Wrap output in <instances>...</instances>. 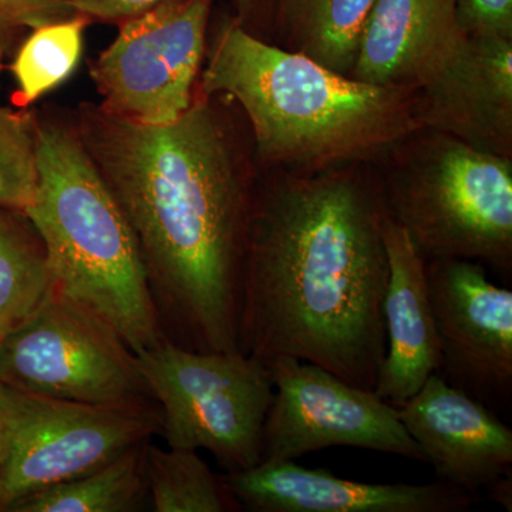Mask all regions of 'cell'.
I'll return each mask as SVG.
<instances>
[{
  "mask_svg": "<svg viewBox=\"0 0 512 512\" xmlns=\"http://www.w3.org/2000/svg\"><path fill=\"white\" fill-rule=\"evenodd\" d=\"M76 131L136 238L165 339L239 352L256 183L208 97L164 126L84 106Z\"/></svg>",
  "mask_w": 512,
  "mask_h": 512,
  "instance_id": "6da1fadb",
  "label": "cell"
},
{
  "mask_svg": "<svg viewBox=\"0 0 512 512\" xmlns=\"http://www.w3.org/2000/svg\"><path fill=\"white\" fill-rule=\"evenodd\" d=\"M383 208L350 171L255 185L242 271L239 352L293 357L375 390L386 355Z\"/></svg>",
  "mask_w": 512,
  "mask_h": 512,
  "instance_id": "7a4b0ae2",
  "label": "cell"
},
{
  "mask_svg": "<svg viewBox=\"0 0 512 512\" xmlns=\"http://www.w3.org/2000/svg\"><path fill=\"white\" fill-rule=\"evenodd\" d=\"M202 96L227 94L247 114L256 156L285 173L315 174L369 160L421 130L419 97L333 72L268 45L241 23L215 40Z\"/></svg>",
  "mask_w": 512,
  "mask_h": 512,
  "instance_id": "3957f363",
  "label": "cell"
},
{
  "mask_svg": "<svg viewBox=\"0 0 512 512\" xmlns=\"http://www.w3.org/2000/svg\"><path fill=\"white\" fill-rule=\"evenodd\" d=\"M37 188L28 215L56 291L106 320L136 355L165 342L133 231L76 128L37 121Z\"/></svg>",
  "mask_w": 512,
  "mask_h": 512,
  "instance_id": "277c9868",
  "label": "cell"
},
{
  "mask_svg": "<svg viewBox=\"0 0 512 512\" xmlns=\"http://www.w3.org/2000/svg\"><path fill=\"white\" fill-rule=\"evenodd\" d=\"M413 165L379 191L383 211L407 232L424 261L485 262L512 271V164L437 133Z\"/></svg>",
  "mask_w": 512,
  "mask_h": 512,
  "instance_id": "5b68a950",
  "label": "cell"
},
{
  "mask_svg": "<svg viewBox=\"0 0 512 512\" xmlns=\"http://www.w3.org/2000/svg\"><path fill=\"white\" fill-rule=\"evenodd\" d=\"M167 446L207 450L225 473L262 463L275 387L268 366L241 352H197L165 342L138 353Z\"/></svg>",
  "mask_w": 512,
  "mask_h": 512,
  "instance_id": "8992f818",
  "label": "cell"
},
{
  "mask_svg": "<svg viewBox=\"0 0 512 512\" xmlns=\"http://www.w3.org/2000/svg\"><path fill=\"white\" fill-rule=\"evenodd\" d=\"M0 384L64 402L158 407L117 330L57 291L0 340Z\"/></svg>",
  "mask_w": 512,
  "mask_h": 512,
  "instance_id": "52a82bcc",
  "label": "cell"
},
{
  "mask_svg": "<svg viewBox=\"0 0 512 512\" xmlns=\"http://www.w3.org/2000/svg\"><path fill=\"white\" fill-rule=\"evenodd\" d=\"M0 512L160 434L158 407L94 406L0 384Z\"/></svg>",
  "mask_w": 512,
  "mask_h": 512,
  "instance_id": "ba28073f",
  "label": "cell"
},
{
  "mask_svg": "<svg viewBox=\"0 0 512 512\" xmlns=\"http://www.w3.org/2000/svg\"><path fill=\"white\" fill-rule=\"evenodd\" d=\"M210 8L211 0H161L124 20L92 67L101 109L144 126L180 119L195 99Z\"/></svg>",
  "mask_w": 512,
  "mask_h": 512,
  "instance_id": "9c48e42d",
  "label": "cell"
},
{
  "mask_svg": "<svg viewBox=\"0 0 512 512\" xmlns=\"http://www.w3.org/2000/svg\"><path fill=\"white\" fill-rule=\"evenodd\" d=\"M265 365L275 394L264 424L262 461H293L330 447H355L426 463L396 406L373 390L293 357H276Z\"/></svg>",
  "mask_w": 512,
  "mask_h": 512,
  "instance_id": "30bf717a",
  "label": "cell"
},
{
  "mask_svg": "<svg viewBox=\"0 0 512 512\" xmlns=\"http://www.w3.org/2000/svg\"><path fill=\"white\" fill-rule=\"evenodd\" d=\"M440 375L495 412L512 400V292L495 285L481 262H426Z\"/></svg>",
  "mask_w": 512,
  "mask_h": 512,
  "instance_id": "8fae6325",
  "label": "cell"
},
{
  "mask_svg": "<svg viewBox=\"0 0 512 512\" xmlns=\"http://www.w3.org/2000/svg\"><path fill=\"white\" fill-rule=\"evenodd\" d=\"M416 93L424 128L511 158L512 39L467 33Z\"/></svg>",
  "mask_w": 512,
  "mask_h": 512,
  "instance_id": "7c38bea8",
  "label": "cell"
},
{
  "mask_svg": "<svg viewBox=\"0 0 512 512\" xmlns=\"http://www.w3.org/2000/svg\"><path fill=\"white\" fill-rule=\"evenodd\" d=\"M396 409L437 480L477 497L498 478L512 476L510 426L440 373Z\"/></svg>",
  "mask_w": 512,
  "mask_h": 512,
  "instance_id": "4fadbf2b",
  "label": "cell"
},
{
  "mask_svg": "<svg viewBox=\"0 0 512 512\" xmlns=\"http://www.w3.org/2000/svg\"><path fill=\"white\" fill-rule=\"evenodd\" d=\"M221 476L242 510L252 512H464L477 501L443 481L360 483L293 461H262Z\"/></svg>",
  "mask_w": 512,
  "mask_h": 512,
  "instance_id": "5bb4252c",
  "label": "cell"
},
{
  "mask_svg": "<svg viewBox=\"0 0 512 512\" xmlns=\"http://www.w3.org/2000/svg\"><path fill=\"white\" fill-rule=\"evenodd\" d=\"M382 232L389 262L383 301L386 355L373 392L397 407L419 392L431 375L440 373L441 353L426 261L407 232L384 211Z\"/></svg>",
  "mask_w": 512,
  "mask_h": 512,
  "instance_id": "9a60e30c",
  "label": "cell"
},
{
  "mask_svg": "<svg viewBox=\"0 0 512 512\" xmlns=\"http://www.w3.org/2000/svg\"><path fill=\"white\" fill-rule=\"evenodd\" d=\"M466 35L454 0H376L350 77L416 90Z\"/></svg>",
  "mask_w": 512,
  "mask_h": 512,
  "instance_id": "2e32d148",
  "label": "cell"
},
{
  "mask_svg": "<svg viewBox=\"0 0 512 512\" xmlns=\"http://www.w3.org/2000/svg\"><path fill=\"white\" fill-rule=\"evenodd\" d=\"M56 291L43 239L25 212L0 207V340Z\"/></svg>",
  "mask_w": 512,
  "mask_h": 512,
  "instance_id": "e0dca14e",
  "label": "cell"
},
{
  "mask_svg": "<svg viewBox=\"0 0 512 512\" xmlns=\"http://www.w3.org/2000/svg\"><path fill=\"white\" fill-rule=\"evenodd\" d=\"M376 0H278L289 49L350 77Z\"/></svg>",
  "mask_w": 512,
  "mask_h": 512,
  "instance_id": "ac0fdd59",
  "label": "cell"
},
{
  "mask_svg": "<svg viewBox=\"0 0 512 512\" xmlns=\"http://www.w3.org/2000/svg\"><path fill=\"white\" fill-rule=\"evenodd\" d=\"M146 443L92 473L19 501L10 512H136L148 503Z\"/></svg>",
  "mask_w": 512,
  "mask_h": 512,
  "instance_id": "d6986e66",
  "label": "cell"
},
{
  "mask_svg": "<svg viewBox=\"0 0 512 512\" xmlns=\"http://www.w3.org/2000/svg\"><path fill=\"white\" fill-rule=\"evenodd\" d=\"M144 467L148 504L156 512L241 511L221 474H214L198 451L146 444Z\"/></svg>",
  "mask_w": 512,
  "mask_h": 512,
  "instance_id": "ffe728a7",
  "label": "cell"
},
{
  "mask_svg": "<svg viewBox=\"0 0 512 512\" xmlns=\"http://www.w3.org/2000/svg\"><path fill=\"white\" fill-rule=\"evenodd\" d=\"M87 23V16L74 15L33 29L12 64L16 106L28 107L72 76L82 59Z\"/></svg>",
  "mask_w": 512,
  "mask_h": 512,
  "instance_id": "44dd1931",
  "label": "cell"
},
{
  "mask_svg": "<svg viewBox=\"0 0 512 512\" xmlns=\"http://www.w3.org/2000/svg\"><path fill=\"white\" fill-rule=\"evenodd\" d=\"M37 120L0 107V207L25 212L37 188Z\"/></svg>",
  "mask_w": 512,
  "mask_h": 512,
  "instance_id": "7402d4cb",
  "label": "cell"
},
{
  "mask_svg": "<svg viewBox=\"0 0 512 512\" xmlns=\"http://www.w3.org/2000/svg\"><path fill=\"white\" fill-rule=\"evenodd\" d=\"M454 6L468 35L512 39V0H454Z\"/></svg>",
  "mask_w": 512,
  "mask_h": 512,
  "instance_id": "603a6c76",
  "label": "cell"
},
{
  "mask_svg": "<svg viewBox=\"0 0 512 512\" xmlns=\"http://www.w3.org/2000/svg\"><path fill=\"white\" fill-rule=\"evenodd\" d=\"M79 15L66 0H0V18L36 29Z\"/></svg>",
  "mask_w": 512,
  "mask_h": 512,
  "instance_id": "cb8c5ba5",
  "label": "cell"
},
{
  "mask_svg": "<svg viewBox=\"0 0 512 512\" xmlns=\"http://www.w3.org/2000/svg\"><path fill=\"white\" fill-rule=\"evenodd\" d=\"M66 2L76 10V13L87 18L124 22L153 8L161 0H66Z\"/></svg>",
  "mask_w": 512,
  "mask_h": 512,
  "instance_id": "d4e9b609",
  "label": "cell"
},
{
  "mask_svg": "<svg viewBox=\"0 0 512 512\" xmlns=\"http://www.w3.org/2000/svg\"><path fill=\"white\" fill-rule=\"evenodd\" d=\"M487 491L491 500L503 505L508 511L512 510V476L498 478L487 488Z\"/></svg>",
  "mask_w": 512,
  "mask_h": 512,
  "instance_id": "484cf974",
  "label": "cell"
},
{
  "mask_svg": "<svg viewBox=\"0 0 512 512\" xmlns=\"http://www.w3.org/2000/svg\"><path fill=\"white\" fill-rule=\"evenodd\" d=\"M19 26L9 20L0 18V73H2L3 59L15 40Z\"/></svg>",
  "mask_w": 512,
  "mask_h": 512,
  "instance_id": "4316f807",
  "label": "cell"
},
{
  "mask_svg": "<svg viewBox=\"0 0 512 512\" xmlns=\"http://www.w3.org/2000/svg\"><path fill=\"white\" fill-rule=\"evenodd\" d=\"M265 0H235V5H237L239 16H241V25L252 18L255 15L256 10L261 8L264 5Z\"/></svg>",
  "mask_w": 512,
  "mask_h": 512,
  "instance_id": "83f0119b",
  "label": "cell"
},
{
  "mask_svg": "<svg viewBox=\"0 0 512 512\" xmlns=\"http://www.w3.org/2000/svg\"><path fill=\"white\" fill-rule=\"evenodd\" d=\"M0 437H2V420H0Z\"/></svg>",
  "mask_w": 512,
  "mask_h": 512,
  "instance_id": "f1b7e54d",
  "label": "cell"
}]
</instances>
